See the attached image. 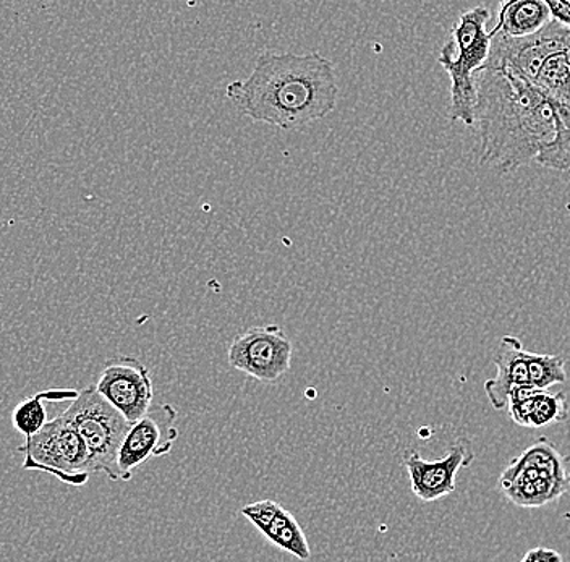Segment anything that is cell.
<instances>
[{
  "label": "cell",
  "instance_id": "cell-7",
  "mask_svg": "<svg viewBox=\"0 0 570 562\" xmlns=\"http://www.w3.org/2000/svg\"><path fill=\"white\" fill-rule=\"evenodd\" d=\"M569 51L570 28L562 27L554 20L533 37L508 38L497 31L483 69L509 67L534 83L541 67L550 57Z\"/></svg>",
  "mask_w": 570,
  "mask_h": 562
},
{
  "label": "cell",
  "instance_id": "cell-1",
  "mask_svg": "<svg viewBox=\"0 0 570 562\" xmlns=\"http://www.w3.org/2000/svg\"><path fill=\"white\" fill-rule=\"evenodd\" d=\"M226 98L255 122L301 131L336 109V69L320 52L263 51L245 80L227 85Z\"/></svg>",
  "mask_w": 570,
  "mask_h": 562
},
{
  "label": "cell",
  "instance_id": "cell-14",
  "mask_svg": "<svg viewBox=\"0 0 570 562\" xmlns=\"http://www.w3.org/2000/svg\"><path fill=\"white\" fill-rule=\"evenodd\" d=\"M509 465H512V467L537 469L547 479L568 480L570 482L569 455L559 453L547 437H540L529 450L512 459Z\"/></svg>",
  "mask_w": 570,
  "mask_h": 562
},
{
  "label": "cell",
  "instance_id": "cell-15",
  "mask_svg": "<svg viewBox=\"0 0 570 562\" xmlns=\"http://www.w3.org/2000/svg\"><path fill=\"white\" fill-rule=\"evenodd\" d=\"M570 482L559 479L534 480L527 485L502 491L511 503L519 507H543L568 493Z\"/></svg>",
  "mask_w": 570,
  "mask_h": 562
},
{
  "label": "cell",
  "instance_id": "cell-4",
  "mask_svg": "<svg viewBox=\"0 0 570 562\" xmlns=\"http://www.w3.org/2000/svg\"><path fill=\"white\" fill-rule=\"evenodd\" d=\"M62 415L83 440L92 473L101 472L112 482H119L117 457L131 423L96 391V386L81 390Z\"/></svg>",
  "mask_w": 570,
  "mask_h": 562
},
{
  "label": "cell",
  "instance_id": "cell-13",
  "mask_svg": "<svg viewBox=\"0 0 570 562\" xmlns=\"http://www.w3.org/2000/svg\"><path fill=\"white\" fill-rule=\"evenodd\" d=\"M551 21L544 0H508L499 6L494 30L508 38L533 37Z\"/></svg>",
  "mask_w": 570,
  "mask_h": 562
},
{
  "label": "cell",
  "instance_id": "cell-19",
  "mask_svg": "<svg viewBox=\"0 0 570 562\" xmlns=\"http://www.w3.org/2000/svg\"><path fill=\"white\" fill-rule=\"evenodd\" d=\"M569 418V402L566 393H541L534 397L530 428H543L552 423H562Z\"/></svg>",
  "mask_w": 570,
  "mask_h": 562
},
{
  "label": "cell",
  "instance_id": "cell-12",
  "mask_svg": "<svg viewBox=\"0 0 570 562\" xmlns=\"http://www.w3.org/2000/svg\"><path fill=\"white\" fill-rule=\"evenodd\" d=\"M529 351L514 336H504L498 345L493 363L497 365L498 375L484 383V393L497 411L508 408V397L512 387L519 384H530Z\"/></svg>",
  "mask_w": 570,
  "mask_h": 562
},
{
  "label": "cell",
  "instance_id": "cell-16",
  "mask_svg": "<svg viewBox=\"0 0 570 562\" xmlns=\"http://www.w3.org/2000/svg\"><path fill=\"white\" fill-rule=\"evenodd\" d=\"M538 88L554 102H570V66L568 52L550 57L538 73Z\"/></svg>",
  "mask_w": 570,
  "mask_h": 562
},
{
  "label": "cell",
  "instance_id": "cell-17",
  "mask_svg": "<svg viewBox=\"0 0 570 562\" xmlns=\"http://www.w3.org/2000/svg\"><path fill=\"white\" fill-rule=\"evenodd\" d=\"M529 363L530 384L541 391H548L556 384L568 382L569 375L566 372V361L559 355L527 354Z\"/></svg>",
  "mask_w": 570,
  "mask_h": 562
},
{
  "label": "cell",
  "instance_id": "cell-11",
  "mask_svg": "<svg viewBox=\"0 0 570 562\" xmlns=\"http://www.w3.org/2000/svg\"><path fill=\"white\" fill-rule=\"evenodd\" d=\"M242 515L274 546L301 561L312 558L302 525L291 511L276 501L263 500L247 504L242 507Z\"/></svg>",
  "mask_w": 570,
  "mask_h": 562
},
{
  "label": "cell",
  "instance_id": "cell-8",
  "mask_svg": "<svg viewBox=\"0 0 570 562\" xmlns=\"http://www.w3.org/2000/svg\"><path fill=\"white\" fill-rule=\"evenodd\" d=\"M95 386L131 425L151 411L155 401L151 372L138 358H110Z\"/></svg>",
  "mask_w": 570,
  "mask_h": 562
},
{
  "label": "cell",
  "instance_id": "cell-9",
  "mask_svg": "<svg viewBox=\"0 0 570 562\" xmlns=\"http://www.w3.org/2000/svg\"><path fill=\"white\" fill-rule=\"evenodd\" d=\"M177 411L170 404L153 405L151 411L130 426L117 457V472L122 482L151 457H163L173 451L178 437Z\"/></svg>",
  "mask_w": 570,
  "mask_h": 562
},
{
  "label": "cell",
  "instance_id": "cell-20",
  "mask_svg": "<svg viewBox=\"0 0 570 562\" xmlns=\"http://www.w3.org/2000/svg\"><path fill=\"white\" fill-rule=\"evenodd\" d=\"M550 9L551 20L570 28V2L568 0H544Z\"/></svg>",
  "mask_w": 570,
  "mask_h": 562
},
{
  "label": "cell",
  "instance_id": "cell-22",
  "mask_svg": "<svg viewBox=\"0 0 570 562\" xmlns=\"http://www.w3.org/2000/svg\"><path fill=\"white\" fill-rule=\"evenodd\" d=\"M568 55H569V66H570V51L568 52Z\"/></svg>",
  "mask_w": 570,
  "mask_h": 562
},
{
  "label": "cell",
  "instance_id": "cell-10",
  "mask_svg": "<svg viewBox=\"0 0 570 562\" xmlns=\"http://www.w3.org/2000/svg\"><path fill=\"white\" fill-rule=\"evenodd\" d=\"M473 462V453L465 443L449 447L443 459L425 461L416 451L405 454L404 465L410 476L412 493L423 503H434L458 489V473Z\"/></svg>",
  "mask_w": 570,
  "mask_h": 562
},
{
  "label": "cell",
  "instance_id": "cell-6",
  "mask_svg": "<svg viewBox=\"0 0 570 562\" xmlns=\"http://www.w3.org/2000/svg\"><path fill=\"white\" fill-rule=\"evenodd\" d=\"M294 345L283 327L253 326L237 334L227 358L238 372L262 383H276L291 369Z\"/></svg>",
  "mask_w": 570,
  "mask_h": 562
},
{
  "label": "cell",
  "instance_id": "cell-5",
  "mask_svg": "<svg viewBox=\"0 0 570 562\" xmlns=\"http://www.w3.org/2000/svg\"><path fill=\"white\" fill-rule=\"evenodd\" d=\"M17 451L24 455V471L51 473L69 486L87 485L92 473L83 440L62 414L27 437Z\"/></svg>",
  "mask_w": 570,
  "mask_h": 562
},
{
  "label": "cell",
  "instance_id": "cell-18",
  "mask_svg": "<svg viewBox=\"0 0 570 562\" xmlns=\"http://www.w3.org/2000/svg\"><path fill=\"white\" fill-rule=\"evenodd\" d=\"M45 396L41 393L35 394L33 397L21 401L20 404L13 408L12 425L18 433L24 437L35 436L36 433L41 432L48 423V412H46Z\"/></svg>",
  "mask_w": 570,
  "mask_h": 562
},
{
  "label": "cell",
  "instance_id": "cell-3",
  "mask_svg": "<svg viewBox=\"0 0 570 562\" xmlns=\"http://www.w3.org/2000/svg\"><path fill=\"white\" fill-rule=\"evenodd\" d=\"M491 12L479 6L466 10L452 27L451 39L441 48L440 66L451 78V122L475 126V75L487 66L497 31H487Z\"/></svg>",
  "mask_w": 570,
  "mask_h": 562
},
{
  "label": "cell",
  "instance_id": "cell-2",
  "mask_svg": "<svg viewBox=\"0 0 570 562\" xmlns=\"http://www.w3.org/2000/svg\"><path fill=\"white\" fill-rule=\"evenodd\" d=\"M480 162L499 174L534 161L556 137V110L547 95L509 67L475 75Z\"/></svg>",
  "mask_w": 570,
  "mask_h": 562
},
{
  "label": "cell",
  "instance_id": "cell-21",
  "mask_svg": "<svg viewBox=\"0 0 570 562\" xmlns=\"http://www.w3.org/2000/svg\"><path fill=\"white\" fill-rule=\"evenodd\" d=\"M520 562H562V556L551 548L538 546L527 551Z\"/></svg>",
  "mask_w": 570,
  "mask_h": 562
}]
</instances>
